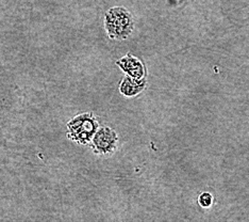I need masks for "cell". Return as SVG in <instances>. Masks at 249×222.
Instances as JSON below:
<instances>
[{
    "label": "cell",
    "instance_id": "obj_1",
    "mask_svg": "<svg viewBox=\"0 0 249 222\" xmlns=\"http://www.w3.org/2000/svg\"><path fill=\"white\" fill-rule=\"evenodd\" d=\"M104 26L111 40L124 41L131 36L134 30L133 15L124 7L116 5L106 12Z\"/></svg>",
    "mask_w": 249,
    "mask_h": 222
},
{
    "label": "cell",
    "instance_id": "obj_2",
    "mask_svg": "<svg viewBox=\"0 0 249 222\" xmlns=\"http://www.w3.org/2000/svg\"><path fill=\"white\" fill-rule=\"evenodd\" d=\"M66 127L67 138L79 145H88L99 128V122L93 112H83L71 119Z\"/></svg>",
    "mask_w": 249,
    "mask_h": 222
},
{
    "label": "cell",
    "instance_id": "obj_3",
    "mask_svg": "<svg viewBox=\"0 0 249 222\" xmlns=\"http://www.w3.org/2000/svg\"><path fill=\"white\" fill-rule=\"evenodd\" d=\"M93 152L99 156H109L114 154L118 146V135L109 126L100 127L96 130L89 143Z\"/></svg>",
    "mask_w": 249,
    "mask_h": 222
},
{
    "label": "cell",
    "instance_id": "obj_4",
    "mask_svg": "<svg viewBox=\"0 0 249 222\" xmlns=\"http://www.w3.org/2000/svg\"><path fill=\"white\" fill-rule=\"evenodd\" d=\"M116 64L127 76L143 81L147 79V67L144 62L131 54H127L116 61Z\"/></svg>",
    "mask_w": 249,
    "mask_h": 222
},
{
    "label": "cell",
    "instance_id": "obj_5",
    "mask_svg": "<svg viewBox=\"0 0 249 222\" xmlns=\"http://www.w3.org/2000/svg\"><path fill=\"white\" fill-rule=\"evenodd\" d=\"M147 87V79L138 81L126 75L120 84V92L124 98H135L141 94Z\"/></svg>",
    "mask_w": 249,
    "mask_h": 222
},
{
    "label": "cell",
    "instance_id": "obj_6",
    "mask_svg": "<svg viewBox=\"0 0 249 222\" xmlns=\"http://www.w3.org/2000/svg\"><path fill=\"white\" fill-rule=\"evenodd\" d=\"M214 203V197L210 192H202L200 196L198 197V204L200 205L202 208H210Z\"/></svg>",
    "mask_w": 249,
    "mask_h": 222
}]
</instances>
